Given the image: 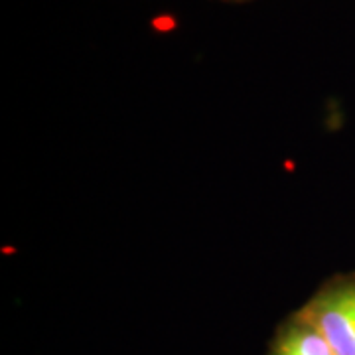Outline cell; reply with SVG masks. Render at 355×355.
<instances>
[{"label": "cell", "instance_id": "obj_1", "mask_svg": "<svg viewBox=\"0 0 355 355\" xmlns=\"http://www.w3.org/2000/svg\"><path fill=\"white\" fill-rule=\"evenodd\" d=\"M298 314L310 322L336 355H355V275L326 282Z\"/></svg>", "mask_w": 355, "mask_h": 355}, {"label": "cell", "instance_id": "obj_2", "mask_svg": "<svg viewBox=\"0 0 355 355\" xmlns=\"http://www.w3.org/2000/svg\"><path fill=\"white\" fill-rule=\"evenodd\" d=\"M268 355H336L320 331L298 312L292 314L277 331Z\"/></svg>", "mask_w": 355, "mask_h": 355}]
</instances>
